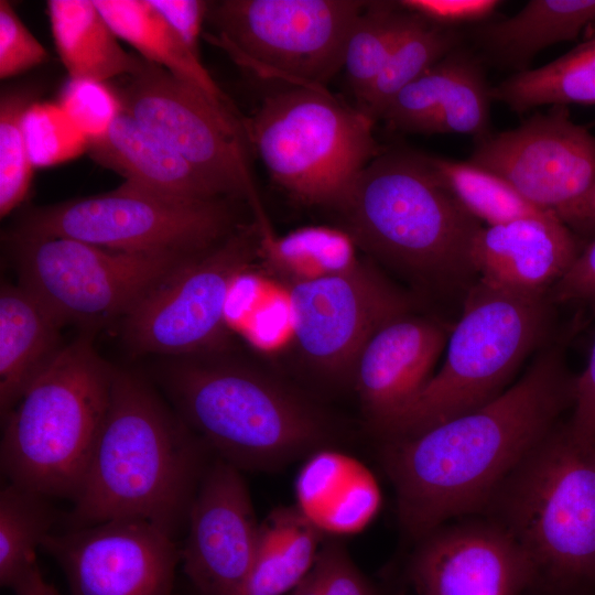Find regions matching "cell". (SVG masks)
Instances as JSON below:
<instances>
[{
	"mask_svg": "<svg viewBox=\"0 0 595 595\" xmlns=\"http://www.w3.org/2000/svg\"><path fill=\"white\" fill-rule=\"evenodd\" d=\"M573 390L574 378L552 348L489 403L418 435L387 440L380 457L404 531L421 540L447 519L484 511L573 404Z\"/></svg>",
	"mask_w": 595,
	"mask_h": 595,
	"instance_id": "obj_1",
	"label": "cell"
},
{
	"mask_svg": "<svg viewBox=\"0 0 595 595\" xmlns=\"http://www.w3.org/2000/svg\"><path fill=\"white\" fill-rule=\"evenodd\" d=\"M210 453L142 378L115 369L109 404L64 530L140 519L175 539L186 528Z\"/></svg>",
	"mask_w": 595,
	"mask_h": 595,
	"instance_id": "obj_2",
	"label": "cell"
},
{
	"mask_svg": "<svg viewBox=\"0 0 595 595\" xmlns=\"http://www.w3.org/2000/svg\"><path fill=\"white\" fill-rule=\"evenodd\" d=\"M339 212L355 244L388 264L439 284H465L476 275L470 252L483 226L426 155L382 151Z\"/></svg>",
	"mask_w": 595,
	"mask_h": 595,
	"instance_id": "obj_3",
	"label": "cell"
},
{
	"mask_svg": "<svg viewBox=\"0 0 595 595\" xmlns=\"http://www.w3.org/2000/svg\"><path fill=\"white\" fill-rule=\"evenodd\" d=\"M160 382L185 424L240 470L282 466L328 442L327 425L311 404L251 368L175 360Z\"/></svg>",
	"mask_w": 595,
	"mask_h": 595,
	"instance_id": "obj_4",
	"label": "cell"
},
{
	"mask_svg": "<svg viewBox=\"0 0 595 595\" xmlns=\"http://www.w3.org/2000/svg\"><path fill=\"white\" fill-rule=\"evenodd\" d=\"M115 369L83 334L63 347L3 416L1 472L46 497L76 498L110 399Z\"/></svg>",
	"mask_w": 595,
	"mask_h": 595,
	"instance_id": "obj_5",
	"label": "cell"
},
{
	"mask_svg": "<svg viewBox=\"0 0 595 595\" xmlns=\"http://www.w3.org/2000/svg\"><path fill=\"white\" fill-rule=\"evenodd\" d=\"M489 520L560 585L595 582V439L554 428L489 499Z\"/></svg>",
	"mask_w": 595,
	"mask_h": 595,
	"instance_id": "obj_6",
	"label": "cell"
},
{
	"mask_svg": "<svg viewBox=\"0 0 595 595\" xmlns=\"http://www.w3.org/2000/svg\"><path fill=\"white\" fill-rule=\"evenodd\" d=\"M550 299L476 281L448 335L445 359L414 400L381 426L386 440L418 435L496 399L543 338Z\"/></svg>",
	"mask_w": 595,
	"mask_h": 595,
	"instance_id": "obj_7",
	"label": "cell"
},
{
	"mask_svg": "<svg viewBox=\"0 0 595 595\" xmlns=\"http://www.w3.org/2000/svg\"><path fill=\"white\" fill-rule=\"evenodd\" d=\"M374 122L326 87L298 85L270 93L244 120L274 183L303 204L338 210L361 171L382 152Z\"/></svg>",
	"mask_w": 595,
	"mask_h": 595,
	"instance_id": "obj_8",
	"label": "cell"
},
{
	"mask_svg": "<svg viewBox=\"0 0 595 595\" xmlns=\"http://www.w3.org/2000/svg\"><path fill=\"white\" fill-rule=\"evenodd\" d=\"M235 230L225 198H181L125 181L104 194L33 209L14 236L62 237L117 251L193 256Z\"/></svg>",
	"mask_w": 595,
	"mask_h": 595,
	"instance_id": "obj_9",
	"label": "cell"
},
{
	"mask_svg": "<svg viewBox=\"0 0 595 595\" xmlns=\"http://www.w3.org/2000/svg\"><path fill=\"white\" fill-rule=\"evenodd\" d=\"M360 0H223L209 2L217 31L205 35L261 77L325 87L344 68Z\"/></svg>",
	"mask_w": 595,
	"mask_h": 595,
	"instance_id": "obj_10",
	"label": "cell"
},
{
	"mask_svg": "<svg viewBox=\"0 0 595 595\" xmlns=\"http://www.w3.org/2000/svg\"><path fill=\"white\" fill-rule=\"evenodd\" d=\"M12 241L19 284L63 326L93 327L123 318L161 279L192 257L117 251L62 237L12 236Z\"/></svg>",
	"mask_w": 595,
	"mask_h": 595,
	"instance_id": "obj_11",
	"label": "cell"
},
{
	"mask_svg": "<svg viewBox=\"0 0 595 595\" xmlns=\"http://www.w3.org/2000/svg\"><path fill=\"white\" fill-rule=\"evenodd\" d=\"M261 229L241 227L161 279L122 318L136 351L190 356L221 340L236 279L260 252Z\"/></svg>",
	"mask_w": 595,
	"mask_h": 595,
	"instance_id": "obj_12",
	"label": "cell"
},
{
	"mask_svg": "<svg viewBox=\"0 0 595 595\" xmlns=\"http://www.w3.org/2000/svg\"><path fill=\"white\" fill-rule=\"evenodd\" d=\"M118 96L123 111L182 154L225 196L249 199L263 219L248 160L245 119L236 109L145 60Z\"/></svg>",
	"mask_w": 595,
	"mask_h": 595,
	"instance_id": "obj_13",
	"label": "cell"
},
{
	"mask_svg": "<svg viewBox=\"0 0 595 595\" xmlns=\"http://www.w3.org/2000/svg\"><path fill=\"white\" fill-rule=\"evenodd\" d=\"M468 162L556 213L595 182V136L573 122L566 106H552L547 113L479 140Z\"/></svg>",
	"mask_w": 595,
	"mask_h": 595,
	"instance_id": "obj_14",
	"label": "cell"
},
{
	"mask_svg": "<svg viewBox=\"0 0 595 595\" xmlns=\"http://www.w3.org/2000/svg\"><path fill=\"white\" fill-rule=\"evenodd\" d=\"M41 548L62 567L71 595H172L181 562L175 539L140 519L52 532Z\"/></svg>",
	"mask_w": 595,
	"mask_h": 595,
	"instance_id": "obj_15",
	"label": "cell"
},
{
	"mask_svg": "<svg viewBox=\"0 0 595 595\" xmlns=\"http://www.w3.org/2000/svg\"><path fill=\"white\" fill-rule=\"evenodd\" d=\"M295 340L332 375L354 371L359 353L388 322L407 314V299L368 268L291 284Z\"/></svg>",
	"mask_w": 595,
	"mask_h": 595,
	"instance_id": "obj_16",
	"label": "cell"
},
{
	"mask_svg": "<svg viewBox=\"0 0 595 595\" xmlns=\"http://www.w3.org/2000/svg\"><path fill=\"white\" fill-rule=\"evenodd\" d=\"M181 549L183 571L198 595H236L253 561L260 532L239 468L215 456L190 507Z\"/></svg>",
	"mask_w": 595,
	"mask_h": 595,
	"instance_id": "obj_17",
	"label": "cell"
},
{
	"mask_svg": "<svg viewBox=\"0 0 595 595\" xmlns=\"http://www.w3.org/2000/svg\"><path fill=\"white\" fill-rule=\"evenodd\" d=\"M410 575L421 595H522L538 580L526 551L489 519L441 526L423 537Z\"/></svg>",
	"mask_w": 595,
	"mask_h": 595,
	"instance_id": "obj_18",
	"label": "cell"
},
{
	"mask_svg": "<svg viewBox=\"0 0 595 595\" xmlns=\"http://www.w3.org/2000/svg\"><path fill=\"white\" fill-rule=\"evenodd\" d=\"M448 334L436 322L407 314L381 326L359 353L353 376L377 430L405 409L431 379Z\"/></svg>",
	"mask_w": 595,
	"mask_h": 595,
	"instance_id": "obj_19",
	"label": "cell"
},
{
	"mask_svg": "<svg viewBox=\"0 0 595 595\" xmlns=\"http://www.w3.org/2000/svg\"><path fill=\"white\" fill-rule=\"evenodd\" d=\"M580 251L558 215L482 227L472 246L477 282L500 291L549 296Z\"/></svg>",
	"mask_w": 595,
	"mask_h": 595,
	"instance_id": "obj_20",
	"label": "cell"
},
{
	"mask_svg": "<svg viewBox=\"0 0 595 595\" xmlns=\"http://www.w3.org/2000/svg\"><path fill=\"white\" fill-rule=\"evenodd\" d=\"M87 153L100 165L140 187L181 198L207 201L227 196L182 154L122 111Z\"/></svg>",
	"mask_w": 595,
	"mask_h": 595,
	"instance_id": "obj_21",
	"label": "cell"
},
{
	"mask_svg": "<svg viewBox=\"0 0 595 595\" xmlns=\"http://www.w3.org/2000/svg\"><path fill=\"white\" fill-rule=\"evenodd\" d=\"M295 482V507L323 534H351L377 515L381 494L358 459L327 447L307 456Z\"/></svg>",
	"mask_w": 595,
	"mask_h": 595,
	"instance_id": "obj_22",
	"label": "cell"
},
{
	"mask_svg": "<svg viewBox=\"0 0 595 595\" xmlns=\"http://www.w3.org/2000/svg\"><path fill=\"white\" fill-rule=\"evenodd\" d=\"M58 320L20 284L0 293V412L3 418L63 349Z\"/></svg>",
	"mask_w": 595,
	"mask_h": 595,
	"instance_id": "obj_23",
	"label": "cell"
},
{
	"mask_svg": "<svg viewBox=\"0 0 595 595\" xmlns=\"http://www.w3.org/2000/svg\"><path fill=\"white\" fill-rule=\"evenodd\" d=\"M47 15L69 78L105 83L141 68L144 60L122 48L94 0H50Z\"/></svg>",
	"mask_w": 595,
	"mask_h": 595,
	"instance_id": "obj_24",
	"label": "cell"
},
{
	"mask_svg": "<svg viewBox=\"0 0 595 595\" xmlns=\"http://www.w3.org/2000/svg\"><path fill=\"white\" fill-rule=\"evenodd\" d=\"M323 533L295 506L273 509L260 523L250 571L236 595H283L311 571Z\"/></svg>",
	"mask_w": 595,
	"mask_h": 595,
	"instance_id": "obj_25",
	"label": "cell"
},
{
	"mask_svg": "<svg viewBox=\"0 0 595 595\" xmlns=\"http://www.w3.org/2000/svg\"><path fill=\"white\" fill-rule=\"evenodd\" d=\"M119 39L145 61L199 88L214 101L235 109L232 102L201 62L148 0H94Z\"/></svg>",
	"mask_w": 595,
	"mask_h": 595,
	"instance_id": "obj_26",
	"label": "cell"
},
{
	"mask_svg": "<svg viewBox=\"0 0 595 595\" xmlns=\"http://www.w3.org/2000/svg\"><path fill=\"white\" fill-rule=\"evenodd\" d=\"M595 22V0H531L509 19L482 25L476 35L498 60L524 65L541 50L575 40Z\"/></svg>",
	"mask_w": 595,
	"mask_h": 595,
	"instance_id": "obj_27",
	"label": "cell"
},
{
	"mask_svg": "<svg viewBox=\"0 0 595 595\" xmlns=\"http://www.w3.org/2000/svg\"><path fill=\"white\" fill-rule=\"evenodd\" d=\"M512 111L552 105L595 104V39L534 69H522L490 89Z\"/></svg>",
	"mask_w": 595,
	"mask_h": 595,
	"instance_id": "obj_28",
	"label": "cell"
},
{
	"mask_svg": "<svg viewBox=\"0 0 595 595\" xmlns=\"http://www.w3.org/2000/svg\"><path fill=\"white\" fill-rule=\"evenodd\" d=\"M48 497L12 483L0 491V584L17 589L40 566L36 549L58 521Z\"/></svg>",
	"mask_w": 595,
	"mask_h": 595,
	"instance_id": "obj_29",
	"label": "cell"
},
{
	"mask_svg": "<svg viewBox=\"0 0 595 595\" xmlns=\"http://www.w3.org/2000/svg\"><path fill=\"white\" fill-rule=\"evenodd\" d=\"M459 35L409 11L407 24L383 68L359 100L360 109L380 119L391 100L407 85L457 48Z\"/></svg>",
	"mask_w": 595,
	"mask_h": 595,
	"instance_id": "obj_30",
	"label": "cell"
},
{
	"mask_svg": "<svg viewBox=\"0 0 595 595\" xmlns=\"http://www.w3.org/2000/svg\"><path fill=\"white\" fill-rule=\"evenodd\" d=\"M355 241L342 229L307 226L282 237L261 234L260 252L292 283L342 274L356 269Z\"/></svg>",
	"mask_w": 595,
	"mask_h": 595,
	"instance_id": "obj_31",
	"label": "cell"
},
{
	"mask_svg": "<svg viewBox=\"0 0 595 595\" xmlns=\"http://www.w3.org/2000/svg\"><path fill=\"white\" fill-rule=\"evenodd\" d=\"M426 156L430 165L462 206L488 226L521 218H548L558 215L554 210L532 204L505 180L468 161Z\"/></svg>",
	"mask_w": 595,
	"mask_h": 595,
	"instance_id": "obj_32",
	"label": "cell"
},
{
	"mask_svg": "<svg viewBox=\"0 0 595 595\" xmlns=\"http://www.w3.org/2000/svg\"><path fill=\"white\" fill-rule=\"evenodd\" d=\"M409 18L398 2L367 1L348 37L344 69L360 100L383 68Z\"/></svg>",
	"mask_w": 595,
	"mask_h": 595,
	"instance_id": "obj_33",
	"label": "cell"
},
{
	"mask_svg": "<svg viewBox=\"0 0 595 595\" xmlns=\"http://www.w3.org/2000/svg\"><path fill=\"white\" fill-rule=\"evenodd\" d=\"M35 100L31 88H14L0 98V215L6 217L29 193L34 166L23 131V116Z\"/></svg>",
	"mask_w": 595,
	"mask_h": 595,
	"instance_id": "obj_34",
	"label": "cell"
},
{
	"mask_svg": "<svg viewBox=\"0 0 595 595\" xmlns=\"http://www.w3.org/2000/svg\"><path fill=\"white\" fill-rule=\"evenodd\" d=\"M472 56L454 50L434 64L391 100L380 119L393 128L420 132L441 106Z\"/></svg>",
	"mask_w": 595,
	"mask_h": 595,
	"instance_id": "obj_35",
	"label": "cell"
},
{
	"mask_svg": "<svg viewBox=\"0 0 595 595\" xmlns=\"http://www.w3.org/2000/svg\"><path fill=\"white\" fill-rule=\"evenodd\" d=\"M490 89L474 57L455 82L446 98L423 125L420 133L488 136Z\"/></svg>",
	"mask_w": 595,
	"mask_h": 595,
	"instance_id": "obj_36",
	"label": "cell"
},
{
	"mask_svg": "<svg viewBox=\"0 0 595 595\" xmlns=\"http://www.w3.org/2000/svg\"><path fill=\"white\" fill-rule=\"evenodd\" d=\"M23 131L34 167L62 164L88 151L89 140L57 102L31 104Z\"/></svg>",
	"mask_w": 595,
	"mask_h": 595,
	"instance_id": "obj_37",
	"label": "cell"
},
{
	"mask_svg": "<svg viewBox=\"0 0 595 595\" xmlns=\"http://www.w3.org/2000/svg\"><path fill=\"white\" fill-rule=\"evenodd\" d=\"M90 141L101 138L123 111L119 96L105 83L69 78L56 101Z\"/></svg>",
	"mask_w": 595,
	"mask_h": 595,
	"instance_id": "obj_38",
	"label": "cell"
},
{
	"mask_svg": "<svg viewBox=\"0 0 595 595\" xmlns=\"http://www.w3.org/2000/svg\"><path fill=\"white\" fill-rule=\"evenodd\" d=\"M47 60L45 47L18 17L12 4L0 1V78L22 74Z\"/></svg>",
	"mask_w": 595,
	"mask_h": 595,
	"instance_id": "obj_39",
	"label": "cell"
},
{
	"mask_svg": "<svg viewBox=\"0 0 595 595\" xmlns=\"http://www.w3.org/2000/svg\"><path fill=\"white\" fill-rule=\"evenodd\" d=\"M311 573L323 595H378L336 542L322 543Z\"/></svg>",
	"mask_w": 595,
	"mask_h": 595,
	"instance_id": "obj_40",
	"label": "cell"
},
{
	"mask_svg": "<svg viewBox=\"0 0 595 595\" xmlns=\"http://www.w3.org/2000/svg\"><path fill=\"white\" fill-rule=\"evenodd\" d=\"M397 2L404 10L446 28L485 20L500 4L497 0H401Z\"/></svg>",
	"mask_w": 595,
	"mask_h": 595,
	"instance_id": "obj_41",
	"label": "cell"
},
{
	"mask_svg": "<svg viewBox=\"0 0 595 595\" xmlns=\"http://www.w3.org/2000/svg\"><path fill=\"white\" fill-rule=\"evenodd\" d=\"M551 302H572L595 311V240L591 242L552 286Z\"/></svg>",
	"mask_w": 595,
	"mask_h": 595,
	"instance_id": "obj_42",
	"label": "cell"
},
{
	"mask_svg": "<svg viewBox=\"0 0 595 595\" xmlns=\"http://www.w3.org/2000/svg\"><path fill=\"white\" fill-rule=\"evenodd\" d=\"M190 50L199 56L198 41L209 2L203 0H148Z\"/></svg>",
	"mask_w": 595,
	"mask_h": 595,
	"instance_id": "obj_43",
	"label": "cell"
},
{
	"mask_svg": "<svg viewBox=\"0 0 595 595\" xmlns=\"http://www.w3.org/2000/svg\"><path fill=\"white\" fill-rule=\"evenodd\" d=\"M573 407L569 426L580 435L595 439V340L584 370L574 378Z\"/></svg>",
	"mask_w": 595,
	"mask_h": 595,
	"instance_id": "obj_44",
	"label": "cell"
},
{
	"mask_svg": "<svg viewBox=\"0 0 595 595\" xmlns=\"http://www.w3.org/2000/svg\"><path fill=\"white\" fill-rule=\"evenodd\" d=\"M564 224H595V182L580 197L556 210Z\"/></svg>",
	"mask_w": 595,
	"mask_h": 595,
	"instance_id": "obj_45",
	"label": "cell"
},
{
	"mask_svg": "<svg viewBox=\"0 0 595 595\" xmlns=\"http://www.w3.org/2000/svg\"><path fill=\"white\" fill-rule=\"evenodd\" d=\"M13 593L14 595H63L44 580L40 570L14 589Z\"/></svg>",
	"mask_w": 595,
	"mask_h": 595,
	"instance_id": "obj_46",
	"label": "cell"
},
{
	"mask_svg": "<svg viewBox=\"0 0 595 595\" xmlns=\"http://www.w3.org/2000/svg\"><path fill=\"white\" fill-rule=\"evenodd\" d=\"M289 595H323V593L310 571Z\"/></svg>",
	"mask_w": 595,
	"mask_h": 595,
	"instance_id": "obj_47",
	"label": "cell"
}]
</instances>
